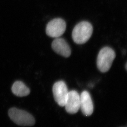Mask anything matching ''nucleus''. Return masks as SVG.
Segmentation results:
<instances>
[{"label": "nucleus", "mask_w": 127, "mask_h": 127, "mask_svg": "<svg viewBox=\"0 0 127 127\" xmlns=\"http://www.w3.org/2000/svg\"><path fill=\"white\" fill-rule=\"evenodd\" d=\"M93 27L89 22L82 21L75 26L72 32V38L76 43L82 44L89 41L92 34Z\"/></svg>", "instance_id": "obj_1"}, {"label": "nucleus", "mask_w": 127, "mask_h": 127, "mask_svg": "<svg viewBox=\"0 0 127 127\" xmlns=\"http://www.w3.org/2000/svg\"><path fill=\"white\" fill-rule=\"evenodd\" d=\"M10 119L17 125L23 126H31L35 124L32 115L26 111L12 107L8 111Z\"/></svg>", "instance_id": "obj_2"}, {"label": "nucleus", "mask_w": 127, "mask_h": 127, "mask_svg": "<svg viewBox=\"0 0 127 127\" xmlns=\"http://www.w3.org/2000/svg\"><path fill=\"white\" fill-rule=\"evenodd\" d=\"M115 57L116 53L112 48L108 47L102 48L97 55V68L102 73L108 71L111 67Z\"/></svg>", "instance_id": "obj_3"}, {"label": "nucleus", "mask_w": 127, "mask_h": 127, "mask_svg": "<svg viewBox=\"0 0 127 127\" xmlns=\"http://www.w3.org/2000/svg\"><path fill=\"white\" fill-rule=\"evenodd\" d=\"M66 28V23L64 19L55 18L47 24L46 32L49 37L57 38L60 37L64 33Z\"/></svg>", "instance_id": "obj_4"}, {"label": "nucleus", "mask_w": 127, "mask_h": 127, "mask_svg": "<svg viewBox=\"0 0 127 127\" xmlns=\"http://www.w3.org/2000/svg\"><path fill=\"white\" fill-rule=\"evenodd\" d=\"M69 91L65 83L61 80L54 83L53 87L54 97L61 107H64Z\"/></svg>", "instance_id": "obj_5"}, {"label": "nucleus", "mask_w": 127, "mask_h": 127, "mask_svg": "<svg viewBox=\"0 0 127 127\" xmlns=\"http://www.w3.org/2000/svg\"><path fill=\"white\" fill-rule=\"evenodd\" d=\"M67 113L74 114L80 109V95L75 90L69 91L65 106Z\"/></svg>", "instance_id": "obj_6"}, {"label": "nucleus", "mask_w": 127, "mask_h": 127, "mask_svg": "<svg viewBox=\"0 0 127 127\" xmlns=\"http://www.w3.org/2000/svg\"><path fill=\"white\" fill-rule=\"evenodd\" d=\"M52 48L56 53L65 58H68L71 53L70 48L64 38H57L52 43Z\"/></svg>", "instance_id": "obj_7"}, {"label": "nucleus", "mask_w": 127, "mask_h": 127, "mask_svg": "<svg viewBox=\"0 0 127 127\" xmlns=\"http://www.w3.org/2000/svg\"><path fill=\"white\" fill-rule=\"evenodd\" d=\"M80 109L86 116H90L93 113V102L90 94L87 91H83L80 95Z\"/></svg>", "instance_id": "obj_8"}, {"label": "nucleus", "mask_w": 127, "mask_h": 127, "mask_svg": "<svg viewBox=\"0 0 127 127\" xmlns=\"http://www.w3.org/2000/svg\"><path fill=\"white\" fill-rule=\"evenodd\" d=\"M12 91L16 96L20 97L27 96L30 93L29 88L21 81H16L14 83L12 87Z\"/></svg>", "instance_id": "obj_9"}, {"label": "nucleus", "mask_w": 127, "mask_h": 127, "mask_svg": "<svg viewBox=\"0 0 127 127\" xmlns=\"http://www.w3.org/2000/svg\"><path fill=\"white\" fill-rule=\"evenodd\" d=\"M126 69H127V63H126Z\"/></svg>", "instance_id": "obj_10"}]
</instances>
